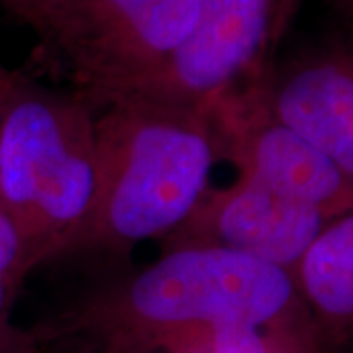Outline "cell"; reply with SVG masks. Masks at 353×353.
I'll list each match as a JSON object with an SVG mask.
<instances>
[{"instance_id":"6da1fadb","label":"cell","mask_w":353,"mask_h":353,"mask_svg":"<svg viewBox=\"0 0 353 353\" xmlns=\"http://www.w3.org/2000/svg\"><path fill=\"white\" fill-rule=\"evenodd\" d=\"M73 320L108 353H206L214 336L241 330L320 336L290 271L216 245H175Z\"/></svg>"},{"instance_id":"7a4b0ae2","label":"cell","mask_w":353,"mask_h":353,"mask_svg":"<svg viewBox=\"0 0 353 353\" xmlns=\"http://www.w3.org/2000/svg\"><path fill=\"white\" fill-rule=\"evenodd\" d=\"M92 108L99 192L71 253L124 252L176 234L208 196L224 153L214 112L139 99H110Z\"/></svg>"},{"instance_id":"3957f363","label":"cell","mask_w":353,"mask_h":353,"mask_svg":"<svg viewBox=\"0 0 353 353\" xmlns=\"http://www.w3.org/2000/svg\"><path fill=\"white\" fill-rule=\"evenodd\" d=\"M94 108L73 90L0 69V201L34 269L73 252L94 210Z\"/></svg>"},{"instance_id":"277c9868","label":"cell","mask_w":353,"mask_h":353,"mask_svg":"<svg viewBox=\"0 0 353 353\" xmlns=\"http://www.w3.org/2000/svg\"><path fill=\"white\" fill-rule=\"evenodd\" d=\"M202 0H51L28 28L39 63L90 104L161 69L190 34Z\"/></svg>"},{"instance_id":"5b68a950","label":"cell","mask_w":353,"mask_h":353,"mask_svg":"<svg viewBox=\"0 0 353 353\" xmlns=\"http://www.w3.org/2000/svg\"><path fill=\"white\" fill-rule=\"evenodd\" d=\"M292 18L289 0H202L190 34L167 63L112 99L214 112L271 73Z\"/></svg>"},{"instance_id":"8992f818","label":"cell","mask_w":353,"mask_h":353,"mask_svg":"<svg viewBox=\"0 0 353 353\" xmlns=\"http://www.w3.org/2000/svg\"><path fill=\"white\" fill-rule=\"evenodd\" d=\"M265 79L214 110L224 153L238 165L240 175L330 220L352 212L353 181L312 143L267 112L261 97Z\"/></svg>"},{"instance_id":"52a82bcc","label":"cell","mask_w":353,"mask_h":353,"mask_svg":"<svg viewBox=\"0 0 353 353\" xmlns=\"http://www.w3.org/2000/svg\"><path fill=\"white\" fill-rule=\"evenodd\" d=\"M328 216L240 175L210 190L173 238L176 245H216L294 273L304 253L328 226Z\"/></svg>"},{"instance_id":"ba28073f","label":"cell","mask_w":353,"mask_h":353,"mask_svg":"<svg viewBox=\"0 0 353 353\" xmlns=\"http://www.w3.org/2000/svg\"><path fill=\"white\" fill-rule=\"evenodd\" d=\"M263 104L353 181V34L265 79Z\"/></svg>"},{"instance_id":"9c48e42d","label":"cell","mask_w":353,"mask_h":353,"mask_svg":"<svg viewBox=\"0 0 353 353\" xmlns=\"http://www.w3.org/2000/svg\"><path fill=\"white\" fill-rule=\"evenodd\" d=\"M292 275L322 340H353V210L322 230Z\"/></svg>"},{"instance_id":"30bf717a","label":"cell","mask_w":353,"mask_h":353,"mask_svg":"<svg viewBox=\"0 0 353 353\" xmlns=\"http://www.w3.org/2000/svg\"><path fill=\"white\" fill-rule=\"evenodd\" d=\"M34 271V263L26 248L20 228L0 201V332L10 322V310L28 273Z\"/></svg>"},{"instance_id":"8fae6325","label":"cell","mask_w":353,"mask_h":353,"mask_svg":"<svg viewBox=\"0 0 353 353\" xmlns=\"http://www.w3.org/2000/svg\"><path fill=\"white\" fill-rule=\"evenodd\" d=\"M38 338L10 324L0 332V353H38Z\"/></svg>"},{"instance_id":"7c38bea8","label":"cell","mask_w":353,"mask_h":353,"mask_svg":"<svg viewBox=\"0 0 353 353\" xmlns=\"http://www.w3.org/2000/svg\"><path fill=\"white\" fill-rule=\"evenodd\" d=\"M51 0H0V6L6 10V12L14 16L18 22L30 26L32 20L38 16Z\"/></svg>"},{"instance_id":"4fadbf2b","label":"cell","mask_w":353,"mask_h":353,"mask_svg":"<svg viewBox=\"0 0 353 353\" xmlns=\"http://www.w3.org/2000/svg\"><path fill=\"white\" fill-rule=\"evenodd\" d=\"M347 20L353 22V0H330Z\"/></svg>"},{"instance_id":"5bb4252c","label":"cell","mask_w":353,"mask_h":353,"mask_svg":"<svg viewBox=\"0 0 353 353\" xmlns=\"http://www.w3.org/2000/svg\"><path fill=\"white\" fill-rule=\"evenodd\" d=\"M301 4H303V0H289V6H290V12L296 16L299 12V8H301Z\"/></svg>"}]
</instances>
